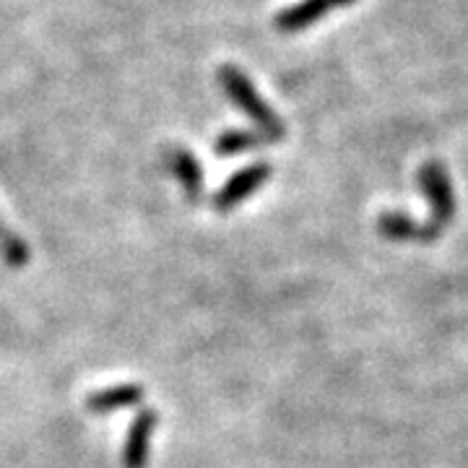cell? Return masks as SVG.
I'll return each instance as SVG.
<instances>
[{
    "label": "cell",
    "mask_w": 468,
    "mask_h": 468,
    "mask_svg": "<svg viewBox=\"0 0 468 468\" xmlns=\"http://www.w3.org/2000/svg\"><path fill=\"white\" fill-rule=\"evenodd\" d=\"M218 81L224 86L227 97H229L245 115L250 117L255 125H258V133L266 135L271 144L284 141L286 125L282 122V117L268 107L266 101H263V97L255 91V86L250 84V79H248L239 68L224 66L218 70Z\"/></svg>",
    "instance_id": "1"
},
{
    "label": "cell",
    "mask_w": 468,
    "mask_h": 468,
    "mask_svg": "<svg viewBox=\"0 0 468 468\" xmlns=\"http://www.w3.org/2000/svg\"><path fill=\"white\" fill-rule=\"evenodd\" d=\"M419 187L424 190L432 217L427 221V229L432 234V239L440 237V232L448 227L455 217V196H452L451 177L440 162H427L419 169Z\"/></svg>",
    "instance_id": "2"
},
{
    "label": "cell",
    "mask_w": 468,
    "mask_h": 468,
    "mask_svg": "<svg viewBox=\"0 0 468 468\" xmlns=\"http://www.w3.org/2000/svg\"><path fill=\"white\" fill-rule=\"evenodd\" d=\"M271 175H273V167H271L268 162H258V165H250V167L234 172L232 177L224 183V187L211 198V208L218 211V214L232 211L234 206L248 201L255 190H261V187L268 183Z\"/></svg>",
    "instance_id": "3"
},
{
    "label": "cell",
    "mask_w": 468,
    "mask_h": 468,
    "mask_svg": "<svg viewBox=\"0 0 468 468\" xmlns=\"http://www.w3.org/2000/svg\"><path fill=\"white\" fill-rule=\"evenodd\" d=\"M159 427V411L138 409L122 448V468H146L151 452V437Z\"/></svg>",
    "instance_id": "4"
},
{
    "label": "cell",
    "mask_w": 468,
    "mask_h": 468,
    "mask_svg": "<svg viewBox=\"0 0 468 468\" xmlns=\"http://www.w3.org/2000/svg\"><path fill=\"white\" fill-rule=\"evenodd\" d=\"M146 399V390L144 385L138 383H120L110 385V388H101V390H94L86 396V411L89 414H115V411H125V409H135L141 406Z\"/></svg>",
    "instance_id": "5"
},
{
    "label": "cell",
    "mask_w": 468,
    "mask_h": 468,
    "mask_svg": "<svg viewBox=\"0 0 468 468\" xmlns=\"http://www.w3.org/2000/svg\"><path fill=\"white\" fill-rule=\"evenodd\" d=\"M349 3H354V0H302V3H294V5L284 8L276 16V29L286 34L302 32L310 24H315L323 16H328L334 8L349 5Z\"/></svg>",
    "instance_id": "6"
},
{
    "label": "cell",
    "mask_w": 468,
    "mask_h": 468,
    "mask_svg": "<svg viewBox=\"0 0 468 468\" xmlns=\"http://www.w3.org/2000/svg\"><path fill=\"white\" fill-rule=\"evenodd\" d=\"M167 167L175 175V180L183 187L185 198L190 203H198L203 196V167L198 156H193V151L167 149Z\"/></svg>",
    "instance_id": "7"
},
{
    "label": "cell",
    "mask_w": 468,
    "mask_h": 468,
    "mask_svg": "<svg viewBox=\"0 0 468 468\" xmlns=\"http://www.w3.org/2000/svg\"><path fill=\"white\" fill-rule=\"evenodd\" d=\"M378 232L393 242H435L427 224H419L417 218L406 217L401 211H385L378 217Z\"/></svg>",
    "instance_id": "8"
},
{
    "label": "cell",
    "mask_w": 468,
    "mask_h": 468,
    "mask_svg": "<svg viewBox=\"0 0 468 468\" xmlns=\"http://www.w3.org/2000/svg\"><path fill=\"white\" fill-rule=\"evenodd\" d=\"M268 141L263 133H250V131H227L214 141V151L218 156H234V154H245V151L261 149L268 146Z\"/></svg>",
    "instance_id": "9"
},
{
    "label": "cell",
    "mask_w": 468,
    "mask_h": 468,
    "mask_svg": "<svg viewBox=\"0 0 468 468\" xmlns=\"http://www.w3.org/2000/svg\"><path fill=\"white\" fill-rule=\"evenodd\" d=\"M0 261L8 268H27L32 261L29 245L0 218Z\"/></svg>",
    "instance_id": "10"
}]
</instances>
